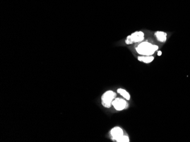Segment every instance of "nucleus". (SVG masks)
I'll list each match as a JSON object with an SVG mask.
<instances>
[{
  "instance_id": "0eeeda50",
  "label": "nucleus",
  "mask_w": 190,
  "mask_h": 142,
  "mask_svg": "<svg viewBox=\"0 0 190 142\" xmlns=\"http://www.w3.org/2000/svg\"><path fill=\"white\" fill-rule=\"evenodd\" d=\"M154 60V57L152 56H138V60L140 62L145 63H152Z\"/></svg>"
},
{
  "instance_id": "9d476101",
  "label": "nucleus",
  "mask_w": 190,
  "mask_h": 142,
  "mask_svg": "<svg viewBox=\"0 0 190 142\" xmlns=\"http://www.w3.org/2000/svg\"><path fill=\"white\" fill-rule=\"evenodd\" d=\"M158 56H161L162 55V52L161 51H158Z\"/></svg>"
},
{
  "instance_id": "39448f33",
  "label": "nucleus",
  "mask_w": 190,
  "mask_h": 142,
  "mask_svg": "<svg viewBox=\"0 0 190 142\" xmlns=\"http://www.w3.org/2000/svg\"><path fill=\"white\" fill-rule=\"evenodd\" d=\"M110 133L112 139L115 142H117L124 135L123 129L119 126L113 127L110 131Z\"/></svg>"
},
{
  "instance_id": "f257e3e1",
  "label": "nucleus",
  "mask_w": 190,
  "mask_h": 142,
  "mask_svg": "<svg viewBox=\"0 0 190 142\" xmlns=\"http://www.w3.org/2000/svg\"><path fill=\"white\" fill-rule=\"evenodd\" d=\"M158 49V46L153 44L148 41H142L135 48L137 53L142 56H152Z\"/></svg>"
},
{
  "instance_id": "7ed1b4c3",
  "label": "nucleus",
  "mask_w": 190,
  "mask_h": 142,
  "mask_svg": "<svg viewBox=\"0 0 190 142\" xmlns=\"http://www.w3.org/2000/svg\"><path fill=\"white\" fill-rule=\"evenodd\" d=\"M144 39L145 34L142 31H136L127 36L125 42L127 45H130L134 43L142 42Z\"/></svg>"
},
{
  "instance_id": "20e7f679",
  "label": "nucleus",
  "mask_w": 190,
  "mask_h": 142,
  "mask_svg": "<svg viewBox=\"0 0 190 142\" xmlns=\"http://www.w3.org/2000/svg\"><path fill=\"white\" fill-rule=\"evenodd\" d=\"M112 106L115 110L122 111L128 107V103L125 99L116 97L112 102Z\"/></svg>"
},
{
  "instance_id": "423d86ee",
  "label": "nucleus",
  "mask_w": 190,
  "mask_h": 142,
  "mask_svg": "<svg viewBox=\"0 0 190 142\" xmlns=\"http://www.w3.org/2000/svg\"><path fill=\"white\" fill-rule=\"evenodd\" d=\"M154 35L157 40L161 43H164L167 40V34L163 31H156Z\"/></svg>"
},
{
  "instance_id": "f03ea898",
  "label": "nucleus",
  "mask_w": 190,
  "mask_h": 142,
  "mask_svg": "<svg viewBox=\"0 0 190 142\" xmlns=\"http://www.w3.org/2000/svg\"><path fill=\"white\" fill-rule=\"evenodd\" d=\"M116 96V93L112 90H108L105 92L101 97V102L102 105L104 108H110L112 106V102Z\"/></svg>"
},
{
  "instance_id": "6e6552de",
  "label": "nucleus",
  "mask_w": 190,
  "mask_h": 142,
  "mask_svg": "<svg viewBox=\"0 0 190 142\" xmlns=\"http://www.w3.org/2000/svg\"><path fill=\"white\" fill-rule=\"evenodd\" d=\"M117 92L119 95H120L124 99L127 100V101H129L130 100V95L126 90L122 88H120L117 90Z\"/></svg>"
},
{
  "instance_id": "1a4fd4ad",
  "label": "nucleus",
  "mask_w": 190,
  "mask_h": 142,
  "mask_svg": "<svg viewBox=\"0 0 190 142\" xmlns=\"http://www.w3.org/2000/svg\"><path fill=\"white\" fill-rule=\"evenodd\" d=\"M130 142V139L129 138L127 135H124L123 136L121 137V138L117 141V142Z\"/></svg>"
}]
</instances>
